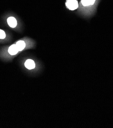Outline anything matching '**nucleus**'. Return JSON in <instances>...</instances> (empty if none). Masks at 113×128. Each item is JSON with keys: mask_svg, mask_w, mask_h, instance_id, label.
<instances>
[{"mask_svg": "<svg viewBox=\"0 0 113 128\" xmlns=\"http://www.w3.org/2000/svg\"><path fill=\"white\" fill-rule=\"evenodd\" d=\"M66 6L70 10H74L78 8L79 5L77 0H67Z\"/></svg>", "mask_w": 113, "mask_h": 128, "instance_id": "nucleus-1", "label": "nucleus"}, {"mask_svg": "<svg viewBox=\"0 0 113 128\" xmlns=\"http://www.w3.org/2000/svg\"><path fill=\"white\" fill-rule=\"evenodd\" d=\"M7 22L9 26L12 28L16 27L17 26V20L13 16H10L7 19Z\"/></svg>", "mask_w": 113, "mask_h": 128, "instance_id": "nucleus-2", "label": "nucleus"}, {"mask_svg": "<svg viewBox=\"0 0 113 128\" xmlns=\"http://www.w3.org/2000/svg\"><path fill=\"white\" fill-rule=\"evenodd\" d=\"M18 49L16 44L11 46L8 49V52L11 55H15L18 52Z\"/></svg>", "mask_w": 113, "mask_h": 128, "instance_id": "nucleus-3", "label": "nucleus"}, {"mask_svg": "<svg viewBox=\"0 0 113 128\" xmlns=\"http://www.w3.org/2000/svg\"><path fill=\"white\" fill-rule=\"evenodd\" d=\"M24 66L28 70H32L35 68V62L31 59H28L25 62Z\"/></svg>", "mask_w": 113, "mask_h": 128, "instance_id": "nucleus-4", "label": "nucleus"}, {"mask_svg": "<svg viewBox=\"0 0 113 128\" xmlns=\"http://www.w3.org/2000/svg\"><path fill=\"white\" fill-rule=\"evenodd\" d=\"M16 45L19 50V51H21L24 48L26 47V44H25L24 41L22 40H19L16 43Z\"/></svg>", "mask_w": 113, "mask_h": 128, "instance_id": "nucleus-5", "label": "nucleus"}, {"mask_svg": "<svg viewBox=\"0 0 113 128\" xmlns=\"http://www.w3.org/2000/svg\"><path fill=\"white\" fill-rule=\"evenodd\" d=\"M95 0H82L81 3L84 6H88L94 4Z\"/></svg>", "mask_w": 113, "mask_h": 128, "instance_id": "nucleus-6", "label": "nucleus"}, {"mask_svg": "<svg viewBox=\"0 0 113 128\" xmlns=\"http://www.w3.org/2000/svg\"><path fill=\"white\" fill-rule=\"evenodd\" d=\"M6 37V34L5 33V32L0 29V39H4Z\"/></svg>", "mask_w": 113, "mask_h": 128, "instance_id": "nucleus-7", "label": "nucleus"}]
</instances>
